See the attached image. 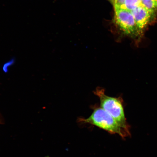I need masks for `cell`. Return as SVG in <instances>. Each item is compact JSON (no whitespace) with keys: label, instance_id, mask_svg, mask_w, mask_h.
I'll return each instance as SVG.
<instances>
[{"label":"cell","instance_id":"5b68a950","mask_svg":"<svg viewBox=\"0 0 157 157\" xmlns=\"http://www.w3.org/2000/svg\"><path fill=\"white\" fill-rule=\"evenodd\" d=\"M142 5V0H125L123 9L132 11Z\"/></svg>","mask_w":157,"mask_h":157},{"label":"cell","instance_id":"3957f363","mask_svg":"<svg viewBox=\"0 0 157 157\" xmlns=\"http://www.w3.org/2000/svg\"><path fill=\"white\" fill-rule=\"evenodd\" d=\"M115 11V23L125 35L132 38L140 35L131 11L123 9Z\"/></svg>","mask_w":157,"mask_h":157},{"label":"cell","instance_id":"52a82bcc","mask_svg":"<svg viewBox=\"0 0 157 157\" xmlns=\"http://www.w3.org/2000/svg\"><path fill=\"white\" fill-rule=\"evenodd\" d=\"M125 0H115L113 5L115 10L122 9Z\"/></svg>","mask_w":157,"mask_h":157},{"label":"cell","instance_id":"6da1fadb","mask_svg":"<svg viewBox=\"0 0 157 157\" xmlns=\"http://www.w3.org/2000/svg\"><path fill=\"white\" fill-rule=\"evenodd\" d=\"M93 111L87 118L79 119L80 123L95 125L113 134H118L123 139L130 136L110 115L101 107L95 105Z\"/></svg>","mask_w":157,"mask_h":157},{"label":"cell","instance_id":"8992f818","mask_svg":"<svg viewBox=\"0 0 157 157\" xmlns=\"http://www.w3.org/2000/svg\"><path fill=\"white\" fill-rule=\"evenodd\" d=\"M142 5L153 13L157 11V0H142Z\"/></svg>","mask_w":157,"mask_h":157},{"label":"cell","instance_id":"ba28073f","mask_svg":"<svg viewBox=\"0 0 157 157\" xmlns=\"http://www.w3.org/2000/svg\"><path fill=\"white\" fill-rule=\"evenodd\" d=\"M3 120L2 117L1 116V115H0V124H2L3 123Z\"/></svg>","mask_w":157,"mask_h":157},{"label":"cell","instance_id":"7a4b0ae2","mask_svg":"<svg viewBox=\"0 0 157 157\" xmlns=\"http://www.w3.org/2000/svg\"><path fill=\"white\" fill-rule=\"evenodd\" d=\"M94 93L99 99L100 107L110 115L125 131L130 133V127L125 117L122 98L109 97L106 95L105 90L101 87L96 88Z\"/></svg>","mask_w":157,"mask_h":157},{"label":"cell","instance_id":"277c9868","mask_svg":"<svg viewBox=\"0 0 157 157\" xmlns=\"http://www.w3.org/2000/svg\"><path fill=\"white\" fill-rule=\"evenodd\" d=\"M131 12L134 17L139 34H140L148 24L154 13L142 5L131 11Z\"/></svg>","mask_w":157,"mask_h":157},{"label":"cell","instance_id":"9c48e42d","mask_svg":"<svg viewBox=\"0 0 157 157\" xmlns=\"http://www.w3.org/2000/svg\"><path fill=\"white\" fill-rule=\"evenodd\" d=\"M109 1L111 2L114 3V2L115 0H109Z\"/></svg>","mask_w":157,"mask_h":157}]
</instances>
